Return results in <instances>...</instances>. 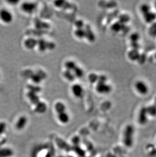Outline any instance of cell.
Segmentation results:
<instances>
[{"mask_svg": "<svg viewBox=\"0 0 156 157\" xmlns=\"http://www.w3.org/2000/svg\"><path fill=\"white\" fill-rule=\"evenodd\" d=\"M134 132V128L132 125L129 124L125 128L123 135V142L127 147H130L132 146Z\"/></svg>", "mask_w": 156, "mask_h": 157, "instance_id": "1", "label": "cell"}, {"mask_svg": "<svg viewBox=\"0 0 156 157\" xmlns=\"http://www.w3.org/2000/svg\"><path fill=\"white\" fill-rule=\"evenodd\" d=\"M0 19L3 22L6 24H9L12 22L13 17L10 11L7 9H3L0 10Z\"/></svg>", "mask_w": 156, "mask_h": 157, "instance_id": "2", "label": "cell"}, {"mask_svg": "<svg viewBox=\"0 0 156 157\" xmlns=\"http://www.w3.org/2000/svg\"><path fill=\"white\" fill-rule=\"evenodd\" d=\"M96 90L98 93L106 94L109 93L112 90V87L106 83H97Z\"/></svg>", "mask_w": 156, "mask_h": 157, "instance_id": "3", "label": "cell"}, {"mask_svg": "<svg viewBox=\"0 0 156 157\" xmlns=\"http://www.w3.org/2000/svg\"><path fill=\"white\" fill-rule=\"evenodd\" d=\"M136 90L141 95H146L149 92V87L146 83L142 81H139L136 83Z\"/></svg>", "mask_w": 156, "mask_h": 157, "instance_id": "4", "label": "cell"}, {"mask_svg": "<svg viewBox=\"0 0 156 157\" xmlns=\"http://www.w3.org/2000/svg\"><path fill=\"white\" fill-rule=\"evenodd\" d=\"M37 5L35 3L25 2L22 5L21 9L25 13L31 14L37 9Z\"/></svg>", "mask_w": 156, "mask_h": 157, "instance_id": "5", "label": "cell"}, {"mask_svg": "<svg viewBox=\"0 0 156 157\" xmlns=\"http://www.w3.org/2000/svg\"><path fill=\"white\" fill-rule=\"evenodd\" d=\"M147 108L143 107L141 108L139 113V118L138 121L140 124H145L147 122Z\"/></svg>", "mask_w": 156, "mask_h": 157, "instance_id": "6", "label": "cell"}, {"mask_svg": "<svg viewBox=\"0 0 156 157\" xmlns=\"http://www.w3.org/2000/svg\"><path fill=\"white\" fill-rule=\"evenodd\" d=\"M28 119L24 116H21L19 117L15 124V127L18 130H21L27 126Z\"/></svg>", "mask_w": 156, "mask_h": 157, "instance_id": "7", "label": "cell"}, {"mask_svg": "<svg viewBox=\"0 0 156 157\" xmlns=\"http://www.w3.org/2000/svg\"><path fill=\"white\" fill-rule=\"evenodd\" d=\"M72 91L75 96L78 98L81 97L83 94V89L79 84H75L72 87Z\"/></svg>", "mask_w": 156, "mask_h": 157, "instance_id": "8", "label": "cell"}, {"mask_svg": "<svg viewBox=\"0 0 156 157\" xmlns=\"http://www.w3.org/2000/svg\"><path fill=\"white\" fill-rule=\"evenodd\" d=\"M85 31L86 32V38L89 41L91 42H94L95 39V36L94 35L93 31H92L90 25H86Z\"/></svg>", "mask_w": 156, "mask_h": 157, "instance_id": "9", "label": "cell"}, {"mask_svg": "<svg viewBox=\"0 0 156 157\" xmlns=\"http://www.w3.org/2000/svg\"><path fill=\"white\" fill-rule=\"evenodd\" d=\"M27 96L30 100L31 102L34 105H35L40 102V98L38 95H37V94L29 91L28 93Z\"/></svg>", "mask_w": 156, "mask_h": 157, "instance_id": "10", "label": "cell"}, {"mask_svg": "<svg viewBox=\"0 0 156 157\" xmlns=\"http://www.w3.org/2000/svg\"><path fill=\"white\" fill-rule=\"evenodd\" d=\"M58 119L62 124H66L69 122V116L66 111L58 114Z\"/></svg>", "mask_w": 156, "mask_h": 157, "instance_id": "11", "label": "cell"}, {"mask_svg": "<svg viewBox=\"0 0 156 157\" xmlns=\"http://www.w3.org/2000/svg\"><path fill=\"white\" fill-rule=\"evenodd\" d=\"M24 46L28 49H34L37 46V40L32 38H28L24 42Z\"/></svg>", "mask_w": 156, "mask_h": 157, "instance_id": "12", "label": "cell"}, {"mask_svg": "<svg viewBox=\"0 0 156 157\" xmlns=\"http://www.w3.org/2000/svg\"><path fill=\"white\" fill-rule=\"evenodd\" d=\"M47 106L46 103L40 101L35 105V111L38 113H44L47 110Z\"/></svg>", "mask_w": 156, "mask_h": 157, "instance_id": "13", "label": "cell"}, {"mask_svg": "<svg viewBox=\"0 0 156 157\" xmlns=\"http://www.w3.org/2000/svg\"><path fill=\"white\" fill-rule=\"evenodd\" d=\"M13 155L12 149L8 147L0 148V157H11Z\"/></svg>", "mask_w": 156, "mask_h": 157, "instance_id": "14", "label": "cell"}, {"mask_svg": "<svg viewBox=\"0 0 156 157\" xmlns=\"http://www.w3.org/2000/svg\"><path fill=\"white\" fill-rule=\"evenodd\" d=\"M145 21L148 24H150L155 21L156 19V13L155 12L150 11L149 13L143 15Z\"/></svg>", "mask_w": 156, "mask_h": 157, "instance_id": "15", "label": "cell"}, {"mask_svg": "<svg viewBox=\"0 0 156 157\" xmlns=\"http://www.w3.org/2000/svg\"><path fill=\"white\" fill-rule=\"evenodd\" d=\"M139 50L132 49L129 52L128 54V58L131 61H137L139 56Z\"/></svg>", "mask_w": 156, "mask_h": 157, "instance_id": "16", "label": "cell"}, {"mask_svg": "<svg viewBox=\"0 0 156 157\" xmlns=\"http://www.w3.org/2000/svg\"><path fill=\"white\" fill-rule=\"evenodd\" d=\"M55 110L58 114L66 111V106L63 103L58 102L55 105Z\"/></svg>", "mask_w": 156, "mask_h": 157, "instance_id": "17", "label": "cell"}, {"mask_svg": "<svg viewBox=\"0 0 156 157\" xmlns=\"http://www.w3.org/2000/svg\"><path fill=\"white\" fill-rule=\"evenodd\" d=\"M37 46L40 52H45L47 49V42L43 39H39L37 40Z\"/></svg>", "mask_w": 156, "mask_h": 157, "instance_id": "18", "label": "cell"}, {"mask_svg": "<svg viewBox=\"0 0 156 157\" xmlns=\"http://www.w3.org/2000/svg\"><path fill=\"white\" fill-rule=\"evenodd\" d=\"M124 28H125V25L121 24L119 21L114 23L111 27L112 31L115 32H119L121 31H122Z\"/></svg>", "mask_w": 156, "mask_h": 157, "instance_id": "19", "label": "cell"}, {"mask_svg": "<svg viewBox=\"0 0 156 157\" xmlns=\"http://www.w3.org/2000/svg\"><path fill=\"white\" fill-rule=\"evenodd\" d=\"M63 76L69 82H72L75 79V76H74L73 73L72 71L66 70L63 72Z\"/></svg>", "mask_w": 156, "mask_h": 157, "instance_id": "20", "label": "cell"}, {"mask_svg": "<svg viewBox=\"0 0 156 157\" xmlns=\"http://www.w3.org/2000/svg\"><path fill=\"white\" fill-rule=\"evenodd\" d=\"M147 114L152 117H156V106L155 104L150 105L146 107Z\"/></svg>", "mask_w": 156, "mask_h": 157, "instance_id": "21", "label": "cell"}, {"mask_svg": "<svg viewBox=\"0 0 156 157\" xmlns=\"http://www.w3.org/2000/svg\"><path fill=\"white\" fill-rule=\"evenodd\" d=\"M72 73H73V74H74L75 77L79 78H82L84 76V71H83L82 69L80 68L78 66L76 67V68L72 71Z\"/></svg>", "mask_w": 156, "mask_h": 157, "instance_id": "22", "label": "cell"}, {"mask_svg": "<svg viewBox=\"0 0 156 157\" xmlns=\"http://www.w3.org/2000/svg\"><path fill=\"white\" fill-rule=\"evenodd\" d=\"M76 36L79 39L86 38V32L84 29H77L75 32Z\"/></svg>", "mask_w": 156, "mask_h": 157, "instance_id": "23", "label": "cell"}, {"mask_svg": "<svg viewBox=\"0 0 156 157\" xmlns=\"http://www.w3.org/2000/svg\"><path fill=\"white\" fill-rule=\"evenodd\" d=\"M65 67L66 68V70L72 72L73 70L77 67L75 63L73 61H68L65 63Z\"/></svg>", "mask_w": 156, "mask_h": 157, "instance_id": "24", "label": "cell"}, {"mask_svg": "<svg viewBox=\"0 0 156 157\" xmlns=\"http://www.w3.org/2000/svg\"><path fill=\"white\" fill-rule=\"evenodd\" d=\"M130 19V17L128 14H123L120 15L119 17V22L125 25V24L128 23Z\"/></svg>", "mask_w": 156, "mask_h": 157, "instance_id": "25", "label": "cell"}, {"mask_svg": "<svg viewBox=\"0 0 156 157\" xmlns=\"http://www.w3.org/2000/svg\"><path fill=\"white\" fill-rule=\"evenodd\" d=\"M140 11L143 15L149 13L150 11V6L149 5L146 4L142 5L140 7Z\"/></svg>", "mask_w": 156, "mask_h": 157, "instance_id": "26", "label": "cell"}, {"mask_svg": "<svg viewBox=\"0 0 156 157\" xmlns=\"http://www.w3.org/2000/svg\"><path fill=\"white\" fill-rule=\"evenodd\" d=\"M98 75L95 73H91L88 76V79L91 83H94L98 82Z\"/></svg>", "mask_w": 156, "mask_h": 157, "instance_id": "27", "label": "cell"}, {"mask_svg": "<svg viewBox=\"0 0 156 157\" xmlns=\"http://www.w3.org/2000/svg\"><path fill=\"white\" fill-rule=\"evenodd\" d=\"M75 147V151L77 153L78 156L80 157H84L85 155V153L84 150H83L79 146H74Z\"/></svg>", "mask_w": 156, "mask_h": 157, "instance_id": "28", "label": "cell"}, {"mask_svg": "<svg viewBox=\"0 0 156 157\" xmlns=\"http://www.w3.org/2000/svg\"><path fill=\"white\" fill-rule=\"evenodd\" d=\"M32 80L35 83H39L41 82L43 79L41 77H40L38 74H32L31 76Z\"/></svg>", "mask_w": 156, "mask_h": 157, "instance_id": "29", "label": "cell"}, {"mask_svg": "<svg viewBox=\"0 0 156 157\" xmlns=\"http://www.w3.org/2000/svg\"><path fill=\"white\" fill-rule=\"evenodd\" d=\"M6 124L4 122H1L0 123V136H1V135L3 134L6 130ZM2 145V141L0 140V147Z\"/></svg>", "mask_w": 156, "mask_h": 157, "instance_id": "30", "label": "cell"}, {"mask_svg": "<svg viewBox=\"0 0 156 157\" xmlns=\"http://www.w3.org/2000/svg\"><path fill=\"white\" fill-rule=\"evenodd\" d=\"M139 38H140V36L137 33H133L130 37V39L131 40V42H138Z\"/></svg>", "mask_w": 156, "mask_h": 157, "instance_id": "31", "label": "cell"}, {"mask_svg": "<svg viewBox=\"0 0 156 157\" xmlns=\"http://www.w3.org/2000/svg\"><path fill=\"white\" fill-rule=\"evenodd\" d=\"M28 88L30 90V91L31 92H33L37 94L39 92H40L41 90V89L39 86H34L32 85H30L28 86Z\"/></svg>", "mask_w": 156, "mask_h": 157, "instance_id": "32", "label": "cell"}, {"mask_svg": "<svg viewBox=\"0 0 156 157\" xmlns=\"http://www.w3.org/2000/svg\"><path fill=\"white\" fill-rule=\"evenodd\" d=\"M107 81V77L104 75H100L98 76L97 83H106Z\"/></svg>", "mask_w": 156, "mask_h": 157, "instance_id": "33", "label": "cell"}, {"mask_svg": "<svg viewBox=\"0 0 156 157\" xmlns=\"http://www.w3.org/2000/svg\"><path fill=\"white\" fill-rule=\"evenodd\" d=\"M75 25L77 29H82L84 26V23L82 20H78L75 22Z\"/></svg>", "mask_w": 156, "mask_h": 157, "instance_id": "34", "label": "cell"}, {"mask_svg": "<svg viewBox=\"0 0 156 157\" xmlns=\"http://www.w3.org/2000/svg\"><path fill=\"white\" fill-rule=\"evenodd\" d=\"M150 33L153 36H156V22L154 24L150 29Z\"/></svg>", "mask_w": 156, "mask_h": 157, "instance_id": "35", "label": "cell"}, {"mask_svg": "<svg viewBox=\"0 0 156 157\" xmlns=\"http://www.w3.org/2000/svg\"><path fill=\"white\" fill-rule=\"evenodd\" d=\"M146 59H147V57H146V55H144V54H142V55H139V59H137V61L140 64H143L146 62Z\"/></svg>", "mask_w": 156, "mask_h": 157, "instance_id": "36", "label": "cell"}, {"mask_svg": "<svg viewBox=\"0 0 156 157\" xmlns=\"http://www.w3.org/2000/svg\"><path fill=\"white\" fill-rule=\"evenodd\" d=\"M72 144H74V146H79L80 144V138L78 136L74 137L72 140Z\"/></svg>", "mask_w": 156, "mask_h": 157, "instance_id": "37", "label": "cell"}, {"mask_svg": "<svg viewBox=\"0 0 156 157\" xmlns=\"http://www.w3.org/2000/svg\"><path fill=\"white\" fill-rule=\"evenodd\" d=\"M131 46L132 48V49H136L139 50L140 47V45L139 44L138 42H131Z\"/></svg>", "mask_w": 156, "mask_h": 157, "instance_id": "38", "label": "cell"}, {"mask_svg": "<svg viewBox=\"0 0 156 157\" xmlns=\"http://www.w3.org/2000/svg\"><path fill=\"white\" fill-rule=\"evenodd\" d=\"M9 3H11V4H14V3H17L18 1H9Z\"/></svg>", "mask_w": 156, "mask_h": 157, "instance_id": "39", "label": "cell"}, {"mask_svg": "<svg viewBox=\"0 0 156 157\" xmlns=\"http://www.w3.org/2000/svg\"><path fill=\"white\" fill-rule=\"evenodd\" d=\"M155 105H156V98H155Z\"/></svg>", "mask_w": 156, "mask_h": 157, "instance_id": "40", "label": "cell"}, {"mask_svg": "<svg viewBox=\"0 0 156 157\" xmlns=\"http://www.w3.org/2000/svg\"><path fill=\"white\" fill-rule=\"evenodd\" d=\"M58 157H63V156H58Z\"/></svg>", "mask_w": 156, "mask_h": 157, "instance_id": "41", "label": "cell"}, {"mask_svg": "<svg viewBox=\"0 0 156 157\" xmlns=\"http://www.w3.org/2000/svg\"><path fill=\"white\" fill-rule=\"evenodd\" d=\"M69 157H72V156H69Z\"/></svg>", "mask_w": 156, "mask_h": 157, "instance_id": "42", "label": "cell"}]
</instances>
